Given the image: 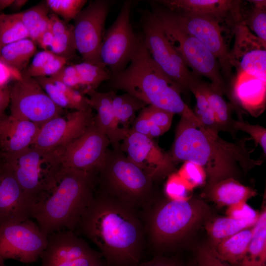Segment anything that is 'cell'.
I'll list each match as a JSON object with an SVG mask.
<instances>
[{
    "mask_svg": "<svg viewBox=\"0 0 266 266\" xmlns=\"http://www.w3.org/2000/svg\"><path fill=\"white\" fill-rule=\"evenodd\" d=\"M74 231L95 244L111 266H138L144 225L135 209L119 200L96 190Z\"/></svg>",
    "mask_w": 266,
    "mask_h": 266,
    "instance_id": "obj_1",
    "label": "cell"
},
{
    "mask_svg": "<svg viewBox=\"0 0 266 266\" xmlns=\"http://www.w3.org/2000/svg\"><path fill=\"white\" fill-rule=\"evenodd\" d=\"M251 138L230 142L205 127L193 111L181 116L169 152L175 163L190 161L205 171L207 183L212 185L228 178L237 180L240 173H248L263 161L252 159L253 151L246 147Z\"/></svg>",
    "mask_w": 266,
    "mask_h": 266,
    "instance_id": "obj_2",
    "label": "cell"
},
{
    "mask_svg": "<svg viewBox=\"0 0 266 266\" xmlns=\"http://www.w3.org/2000/svg\"><path fill=\"white\" fill-rule=\"evenodd\" d=\"M96 190L95 173L63 167L52 187L33 203L31 218L47 236L74 231Z\"/></svg>",
    "mask_w": 266,
    "mask_h": 266,
    "instance_id": "obj_3",
    "label": "cell"
},
{
    "mask_svg": "<svg viewBox=\"0 0 266 266\" xmlns=\"http://www.w3.org/2000/svg\"><path fill=\"white\" fill-rule=\"evenodd\" d=\"M110 79L114 89L129 93L145 104L181 116L192 110L182 100L180 88L153 60L142 35L129 65Z\"/></svg>",
    "mask_w": 266,
    "mask_h": 266,
    "instance_id": "obj_4",
    "label": "cell"
},
{
    "mask_svg": "<svg viewBox=\"0 0 266 266\" xmlns=\"http://www.w3.org/2000/svg\"><path fill=\"white\" fill-rule=\"evenodd\" d=\"M154 180L151 174L128 159L120 146L107 150L96 171L99 192L134 209L149 202Z\"/></svg>",
    "mask_w": 266,
    "mask_h": 266,
    "instance_id": "obj_5",
    "label": "cell"
},
{
    "mask_svg": "<svg viewBox=\"0 0 266 266\" xmlns=\"http://www.w3.org/2000/svg\"><path fill=\"white\" fill-rule=\"evenodd\" d=\"M209 214V207L203 200L168 199L155 206L148 215L145 232L155 246H169L198 227Z\"/></svg>",
    "mask_w": 266,
    "mask_h": 266,
    "instance_id": "obj_6",
    "label": "cell"
},
{
    "mask_svg": "<svg viewBox=\"0 0 266 266\" xmlns=\"http://www.w3.org/2000/svg\"><path fill=\"white\" fill-rule=\"evenodd\" d=\"M3 161L11 167L31 205L52 187L63 167L57 149L44 151L33 146Z\"/></svg>",
    "mask_w": 266,
    "mask_h": 266,
    "instance_id": "obj_7",
    "label": "cell"
},
{
    "mask_svg": "<svg viewBox=\"0 0 266 266\" xmlns=\"http://www.w3.org/2000/svg\"><path fill=\"white\" fill-rule=\"evenodd\" d=\"M162 10L180 29L203 44L218 61L223 74L229 77L233 66L229 42L225 38L224 33L226 32L227 26H235L239 22L202 14Z\"/></svg>",
    "mask_w": 266,
    "mask_h": 266,
    "instance_id": "obj_8",
    "label": "cell"
},
{
    "mask_svg": "<svg viewBox=\"0 0 266 266\" xmlns=\"http://www.w3.org/2000/svg\"><path fill=\"white\" fill-rule=\"evenodd\" d=\"M152 13L161 22L168 41L186 66L196 75L209 79L211 85L223 94L225 88L220 65L213 54L198 39L177 26L162 9L155 8Z\"/></svg>",
    "mask_w": 266,
    "mask_h": 266,
    "instance_id": "obj_9",
    "label": "cell"
},
{
    "mask_svg": "<svg viewBox=\"0 0 266 266\" xmlns=\"http://www.w3.org/2000/svg\"><path fill=\"white\" fill-rule=\"evenodd\" d=\"M144 45L157 65L181 89L189 91L197 78L168 41L157 17L145 14L142 25Z\"/></svg>",
    "mask_w": 266,
    "mask_h": 266,
    "instance_id": "obj_10",
    "label": "cell"
},
{
    "mask_svg": "<svg viewBox=\"0 0 266 266\" xmlns=\"http://www.w3.org/2000/svg\"><path fill=\"white\" fill-rule=\"evenodd\" d=\"M47 236L30 218L0 225V263L8 259L25 264L36 262L45 249Z\"/></svg>",
    "mask_w": 266,
    "mask_h": 266,
    "instance_id": "obj_11",
    "label": "cell"
},
{
    "mask_svg": "<svg viewBox=\"0 0 266 266\" xmlns=\"http://www.w3.org/2000/svg\"><path fill=\"white\" fill-rule=\"evenodd\" d=\"M9 90L12 117L40 127L50 119L65 114V110L51 100L34 78L21 74Z\"/></svg>",
    "mask_w": 266,
    "mask_h": 266,
    "instance_id": "obj_12",
    "label": "cell"
},
{
    "mask_svg": "<svg viewBox=\"0 0 266 266\" xmlns=\"http://www.w3.org/2000/svg\"><path fill=\"white\" fill-rule=\"evenodd\" d=\"M132 2H124L116 19L104 33L100 51L102 65L112 77L123 70L130 63L138 43L130 21Z\"/></svg>",
    "mask_w": 266,
    "mask_h": 266,
    "instance_id": "obj_13",
    "label": "cell"
},
{
    "mask_svg": "<svg viewBox=\"0 0 266 266\" xmlns=\"http://www.w3.org/2000/svg\"><path fill=\"white\" fill-rule=\"evenodd\" d=\"M109 10V1L95 0L83 8L73 20L76 49L83 62L103 66L100 61V51Z\"/></svg>",
    "mask_w": 266,
    "mask_h": 266,
    "instance_id": "obj_14",
    "label": "cell"
},
{
    "mask_svg": "<svg viewBox=\"0 0 266 266\" xmlns=\"http://www.w3.org/2000/svg\"><path fill=\"white\" fill-rule=\"evenodd\" d=\"M40 259V266H93L101 261L100 253L71 230L49 234Z\"/></svg>",
    "mask_w": 266,
    "mask_h": 266,
    "instance_id": "obj_15",
    "label": "cell"
},
{
    "mask_svg": "<svg viewBox=\"0 0 266 266\" xmlns=\"http://www.w3.org/2000/svg\"><path fill=\"white\" fill-rule=\"evenodd\" d=\"M110 144L94 119L80 136L57 150L63 167L96 173Z\"/></svg>",
    "mask_w": 266,
    "mask_h": 266,
    "instance_id": "obj_16",
    "label": "cell"
},
{
    "mask_svg": "<svg viewBox=\"0 0 266 266\" xmlns=\"http://www.w3.org/2000/svg\"><path fill=\"white\" fill-rule=\"evenodd\" d=\"M94 119L92 108L55 117L40 127L33 146L44 151L59 149L83 133Z\"/></svg>",
    "mask_w": 266,
    "mask_h": 266,
    "instance_id": "obj_17",
    "label": "cell"
},
{
    "mask_svg": "<svg viewBox=\"0 0 266 266\" xmlns=\"http://www.w3.org/2000/svg\"><path fill=\"white\" fill-rule=\"evenodd\" d=\"M120 148L129 160L155 180L175 172V163L169 153L164 152L153 139L131 129Z\"/></svg>",
    "mask_w": 266,
    "mask_h": 266,
    "instance_id": "obj_18",
    "label": "cell"
},
{
    "mask_svg": "<svg viewBox=\"0 0 266 266\" xmlns=\"http://www.w3.org/2000/svg\"><path fill=\"white\" fill-rule=\"evenodd\" d=\"M230 61L237 72L242 71L266 81V45L241 21L236 25Z\"/></svg>",
    "mask_w": 266,
    "mask_h": 266,
    "instance_id": "obj_19",
    "label": "cell"
},
{
    "mask_svg": "<svg viewBox=\"0 0 266 266\" xmlns=\"http://www.w3.org/2000/svg\"><path fill=\"white\" fill-rule=\"evenodd\" d=\"M32 205L26 198L10 166L0 164V225L31 218Z\"/></svg>",
    "mask_w": 266,
    "mask_h": 266,
    "instance_id": "obj_20",
    "label": "cell"
},
{
    "mask_svg": "<svg viewBox=\"0 0 266 266\" xmlns=\"http://www.w3.org/2000/svg\"><path fill=\"white\" fill-rule=\"evenodd\" d=\"M40 126L5 113L0 115V155L5 160L20 154L34 144Z\"/></svg>",
    "mask_w": 266,
    "mask_h": 266,
    "instance_id": "obj_21",
    "label": "cell"
},
{
    "mask_svg": "<svg viewBox=\"0 0 266 266\" xmlns=\"http://www.w3.org/2000/svg\"><path fill=\"white\" fill-rule=\"evenodd\" d=\"M50 77L86 96L88 92L97 90L102 82L110 79L112 76L104 66L82 62L65 66Z\"/></svg>",
    "mask_w": 266,
    "mask_h": 266,
    "instance_id": "obj_22",
    "label": "cell"
},
{
    "mask_svg": "<svg viewBox=\"0 0 266 266\" xmlns=\"http://www.w3.org/2000/svg\"><path fill=\"white\" fill-rule=\"evenodd\" d=\"M159 2L170 11L202 14L221 19L242 21L241 1L230 0H163Z\"/></svg>",
    "mask_w": 266,
    "mask_h": 266,
    "instance_id": "obj_23",
    "label": "cell"
},
{
    "mask_svg": "<svg viewBox=\"0 0 266 266\" xmlns=\"http://www.w3.org/2000/svg\"><path fill=\"white\" fill-rule=\"evenodd\" d=\"M114 92H100L93 90L88 92V97L91 108L96 110L95 122L98 128L107 136L112 147L120 146L130 129L121 128L115 116L112 99Z\"/></svg>",
    "mask_w": 266,
    "mask_h": 266,
    "instance_id": "obj_24",
    "label": "cell"
},
{
    "mask_svg": "<svg viewBox=\"0 0 266 266\" xmlns=\"http://www.w3.org/2000/svg\"><path fill=\"white\" fill-rule=\"evenodd\" d=\"M233 94L238 104L253 117H259L265 111L266 81L242 71L237 72Z\"/></svg>",
    "mask_w": 266,
    "mask_h": 266,
    "instance_id": "obj_25",
    "label": "cell"
},
{
    "mask_svg": "<svg viewBox=\"0 0 266 266\" xmlns=\"http://www.w3.org/2000/svg\"><path fill=\"white\" fill-rule=\"evenodd\" d=\"M51 100L59 107L74 111L91 108L88 97L50 76L34 78Z\"/></svg>",
    "mask_w": 266,
    "mask_h": 266,
    "instance_id": "obj_26",
    "label": "cell"
},
{
    "mask_svg": "<svg viewBox=\"0 0 266 266\" xmlns=\"http://www.w3.org/2000/svg\"><path fill=\"white\" fill-rule=\"evenodd\" d=\"M207 198L219 206H231L246 201L257 195L253 188L233 178H228L205 187Z\"/></svg>",
    "mask_w": 266,
    "mask_h": 266,
    "instance_id": "obj_27",
    "label": "cell"
},
{
    "mask_svg": "<svg viewBox=\"0 0 266 266\" xmlns=\"http://www.w3.org/2000/svg\"><path fill=\"white\" fill-rule=\"evenodd\" d=\"M254 225L225 239L214 248L210 247L221 260L232 266H238L252 237Z\"/></svg>",
    "mask_w": 266,
    "mask_h": 266,
    "instance_id": "obj_28",
    "label": "cell"
},
{
    "mask_svg": "<svg viewBox=\"0 0 266 266\" xmlns=\"http://www.w3.org/2000/svg\"><path fill=\"white\" fill-rule=\"evenodd\" d=\"M238 266H266V210L260 213L246 252Z\"/></svg>",
    "mask_w": 266,
    "mask_h": 266,
    "instance_id": "obj_29",
    "label": "cell"
},
{
    "mask_svg": "<svg viewBox=\"0 0 266 266\" xmlns=\"http://www.w3.org/2000/svg\"><path fill=\"white\" fill-rule=\"evenodd\" d=\"M36 51L35 42L31 39L19 40L0 48V62L11 69L22 72Z\"/></svg>",
    "mask_w": 266,
    "mask_h": 266,
    "instance_id": "obj_30",
    "label": "cell"
},
{
    "mask_svg": "<svg viewBox=\"0 0 266 266\" xmlns=\"http://www.w3.org/2000/svg\"><path fill=\"white\" fill-rule=\"evenodd\" d=\"M257 220L237 219L226 216L216 217L207 221L205 229L210 239L209 246L214 248L225 239L253 226Z\"/></svg>",
    "mask_w": 266,
    "mask_h": 266,
    "instance_id": "obj_31",
    "label": "cell"
},
{
    "mask_svg": "<svg viewBox=\"0 0 266 266\" xmlns=\"http://www.w3.org/2000/svg\"><path fill=\"white\" fill-rule=\"evenodd\" d=\"M204 89L210 108L213 111L220 131L230 133L233 137L236 132L233 128L235 121L232 116V109L224 99L223 94L211 84L204 82Z\"/></svg>",
    "mask_w": 266,
    "mask_h": 266,
    "instance_id": "obj_32",
    "label": "cell"
},
{
    "mask_svg": "<svg viewBox=\"0 0 266 266\" xmlns=\"http://www.w3.org/2000/svg\"><path fill=\"white\" fill-rule=\"evenodd\" d=\"M49 10L45 1L17 13L28 33L29 38L34 42L49 29Z\"/></svg>",
    "mask_w": 266,
    "mask_h": 266,
    "instance_id": "obj_33",
    "label": "cell"
},
{
    "mask_svg": "<svg viewBox=\"0 0 266 266\" xmlns=\"http://www.w3.org/2000/svg\"><path fill=\"white\" fill-rule=\"evenodd\" d=\"M29 38L17 13L0 14V47L16 41Z\"/></svg>",
    "mask_w": 266,
    "mask_h": 266,
    "instance_id": "obj_34",
    "label": "cell"
},
{
    "mask_svg": "<svg viewBox=\"0 0 266 266\" xmlns=\"http://www.w3.org/2000/svg\"><path fill=\"white\" fill-rule=\"evenodd\" d=\"M145 104L127 93L118 95L114 92L112 99L113 111L119 124H125L130 121L137 111L145 107Z\"/></svg>",
    "mask_w": 266,
    "mask_h": 266,
    "instance_id": "obj_35",
    "label": "cell"
},
{
    "mask_svg": "<svg viewBox=\"0 0 266 266\" xmlns=\"http://www.w3.org/2000/svg\"><path fill=\"white\" fill-rule=\"evenodd\" d=\"M253 4L252 9L244 22L249 30L266 45V0H250Z\"/></svg>",
    "mask_w": 266,
    "mask_h": 266,
    "instance_id": "obj_36",
    "label": "cell"
},
{
    "mask_svg": "<svg viewBox=\"0 0 266 266\" xmlns=\"http://www.w3.org/2000/svg\"><path fill=\"white\" fill-rule=\"evenodd\" d=\"M87 1L86 0H46L49 9L67 23L74 19Z\"/></svg>",
    "mask_w": 266,
    "mask_h": 266,
    "instance_id": "obj_37",
    "label": "cell"
},
{
    "mask_svg": "<svg viewBox=\"0 0 266 266\" xmlns=\"http://www.w3.org/2000/svg\"><path fill=\"white\" fill-rule=\"evenodd\" d=\"M50 51L59 56L68 59L72 57L76 51L74 34L73 25L66 32L54 34Z\"/></svg>",
    "mask_w": 266,
    "mask_h": 266,
    "instance_id": "obj_38",
    "label": "cell"
},
{
    "mask_svg": "<svg viewBox=\"0 0 266 266\" xmlns=\"http://www.w3.org/2000/svg\"><path fill=\"white\" fill-rule=\"evenodd\" d=\"M177 173L191 191L204 185L207 180L205 171L202 167L190 161H185Z\"/></svg>",
    "mask_w": 266,
    "mask_h": 266,
    "instance_id": "obj_39",
    "label": "cell"
},
{
    "mask_svg": "<svg viewBox=\"0 0 266 266\" xmlns=\"http://www.w3.org/2000/svg\"><path fill=\"white\" fill-rule=\"evenodd\" d=\"M165 191L170 200H185L190 199L189 193L191 191L177 172H173L168 176Z\"/></svg>",
    "mask_w": 266,
    "mask_h": 266,
    "instance_id": "obj_40",
    "label": "cell"
},
{
    "mask_svg": "<svg viewBox=\"0 0 266 266\" xmlns=\"http://www.w3.org/2000/svg\"><path fill=\"white\" fill-rule=\"evenodd\" d=\"M233 128L236 132L241 131L248 133L266 153V129L259 125H253L242 120H235Z\"/></svg>",
    "mask_w": 266,
    "mask_h": 266,
    "instance_id": "obj_41",
    "label": "cell"
},
{
    "mask_svg": "<svg viewBox=\"0 0 266 266\" xmlns=\"http://www.w3.org/2000/svg\"><path fill=\"white\" fill-rule=\"evenodd\" d=\"M145 107L151 123L161 128L165 133L166 132L171 126L174 114L152 105Z\"/></svg>",
    "mask_w": 266,
    "mask_h": 266,
    "instance_id": "obj_42",
    "label": "cell"
},
{
    "mask_svg": "<svg viewBox=\"0 0 266 266\" xmlns=\"http://www.w3.org/2000/svg\"><path fill=\"white\" fill-rule=\"evenodd\" d=\"M57 56L48 50H43L35 54L30 66L22 74L34 78L36 73Z\"/></svg>",
    "mask_w": 266,
    "mask_h": 266,
    "instance_id": "obj_43",
    "label": "cell"
},
{
    "mask_svg": "<svg viewBox=\"0 0 266 266\" xmlns=\"http://www.w3.org/2000/svg\"><path fill=\"white\" fill-rule=\"evenodd\" d=\"M226 213L227 216L231 218L246 220H257L260 214L246 201L240 202L228 206Z\"/></svg>",
    "mask_w": 266,
    "mask_h": 266,
    "instance_id": "obj_44",
    "label": "cell"
},
{
    "mask_svg": "<svg viewBox=\"0 0 266 266\" xmlns=\"http://www.w3.org/2000/svg\"><path fill=\"white\" fill-rule=\"evenodd\" d=\"M197 266H232L218 258L209 245L200 247L197 254Z\"/></svg>",
    "mask_w": 266,
    "mask_h": 266,
    "instance_id": "obj_45",
    "label": "cell"
},
{
    "mask_svg": "<svg viewBox=\"0 0 266 266\" xmlns=\"http://www.w3.org/2000/svg\"><path fill=\"white\" fill-rule=\"evenodd\" d=\"M145 107L141 109V111L135 118L133 127L131 129L149 137L150 130L153 124L148 118Z\"/></svg>",
    "mask_w": 266,
    "mask_h": 266,
    "instance_id": "obj_46",
    "label": "cell"
},
{
    "mask_svg": "<svg viewBox=\"0 0 266 266\" xmlns=\"http://www.w3.org/2000/svg\"><path fill=\"white\" fill-rule=\"evenodd\" d=\"M10 103L9 88L0 86V115L4 113V110Z\"/></svg>",
    "mask_w": 266,
    "mask_h": 266,
    "instance_id": "obj_47",
    "label": "cell"
},
{
    "mask_svg": "<svg viewBox=\"0 0 266 266\" xmlns=\"http://www.w3.org/2000/svg\"><path fill=\"white\" fill-rule=\"evenodd\" d=\"M54 38V35L50 29L46 30L38 39L37 42L44 50L50 48Z\"/></svg>",
    "mask_w": 266,
    "mask_h": 266,
    "instance_id": "obj_48",
    "label": "cell"
},
{
    "mask_svg": "<svg viewBox=\"0 0 266 266\" xmlns=\"http://www.w3.org/2000/svg\"><path fill=\"white\" fill-rule=\"evenodd\" d=\"M138 266H177L173 263L161 259H154L149 262L138 265Z\"/></svg>",
    "mask_w": 266,
    "mask_h": 266,
    "instance_id": "obj_49",
    "label": "cell"
},
{
    "mask_svg": "<svg viewBox=\"0 0 266 266\" xmlns=\"http://www.w3.org/2000/svg\"><path fill=\"white\" fill-rule=\"evenodd\" d=\"M28 1V0H14L11 6H13L14 8L18 9L23 6Z\"/></svg>",
    "mask_w": 266,
    "mask_h": 266,
    "instance_id": "obj_50",
    "label": "cell"
},
{
    "mask_svg": "<svg viewBox=\"0 0 266 266\" xmlns=\"http://www.w3.org/2000/svg\"><path fill=\"white\" fill-rule=\"evenodd\" d=\"M14 0H0V10L12 5Z\"/></svg>",
    "mask_w": 266,
    "mask_h": 266,
    "instance_id": "obj_51",
    "label": "cell"
},
{
    "mask_svg": "<svg viewBox=\"0 0 266 266\" xmlns=\"http://www.w3.org/2000/svg\"><path fill=\"white\" fill-rule=\"evenodd\" d=\"M93 266H103V265L102 262H100V263H98V264H96V265H94Z\"/></svg>",
    "mask_w": 266,
    "mask_h": 266,
    "instance_id": "obj_52",
    "label": "cell"
},
{
    "mask_svg": "<svg viewBox=\"0 0 266 266\" xmlns=\"http://www.w3.org/2000/svg\"><path fill=\"white\" fill-rule=\"evenodd\" d=\"M0 266H7L5 265V263H0Z\"/></svg>",
    "mask_w": 266,
    "mask_h": 266,
    "instance_id": "obj_53",
    "label": "cell"
},
{
    "mask_svg": "<svg viewBox=\"0 0 266 266\" xmlns=\"http://www.w3.org/2000/svg\"><path fill=\"white\" fill-rule=\"evenodd\" d=\"M1 162H2L1 160L0 159V164Z\"/></svg>",
    "mask_w": 266,
    "mask_h": 266,
    "instance_id": "obj_54",
    "label": "cell"
},
{
    "mask_svg": "<svg viewBox=\"0 0 266 266\" xmlns=\"http://www.w3.org/2000/svg\"></svg>",
    "mask_w": 266,
    "mask_h": 266,
    "instance_id": "obj_55",
    "label": "cell"
}]
</instances>
